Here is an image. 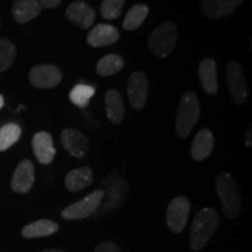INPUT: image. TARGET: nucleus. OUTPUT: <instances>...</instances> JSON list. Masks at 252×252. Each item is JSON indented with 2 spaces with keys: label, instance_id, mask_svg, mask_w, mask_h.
<instances>
[{
  "label": "nucleus",
  "instance_id": "1",
  "mask_svg": "<svg viewBox=\"0 0 252 252\" xmlns=\"http://www.w3.org/2000/svg\"><path fill=\"white\" fill-rule=\"evenodd\" d=\"M220 224L219 214L213 208H203L194 217L190 228V249L201 251Z\"/></svg>",
  "mask_w": 252,
  "mask_h": 252
},
{
  "label": "nucleus",
  "instance_id": "2",
  "mask_svg": "<svg viewBox=\"0 0 252 252\" xmlns=\"http://www.w3.org/2000/svg\"><path fill=\"white\" fill-rule=\"evenodd\" d=\"M216 191L225 216L229 219H236L242 210V200L237 184L231 174L225 172L217 174Z\"/></svg>",
  "mask_w": 252,
  "mask_h": 252
},
{
  "label": "nucleus",
  "instance_id": "3",
  "mask_svg": "<svg viewBox=\"0 0 252 252\" xmlns=\"http://www.w3.org/2000/svg\"><path fill=\"white\" fill-rule=\"evenodd\" d=\"M200 103L193 91H188L181 97L176 113L175 131L180 139H185L190 134L191 130L200 118Z\"/></svg>",
  "mask_w": 252,
  "mask_h": 252
},
{
  "label": "nucleus",
  "instance_id": "4",
  "mask_svg": "<svg viewBox=\"0 0 252 252\" xmlns=\"http://www.w3.org/2000/svg\"><path fill=\"white\" fill-rule=\"evenodd\" d=\"M178 39V31L172 21L159 25L149 37L151 52L160 58H166L174 50Z\"/></svg>",
  "mask_w": 252,
  "mask_h": 252
},
{
  "label": "nucleus",
  "instance_id": "5",
  "mask_svg": "<svg viewBox=\"0 0 252 252\" xmlns=\"http://www.w3.org/2000/svg\"><path fill=\"white\" fill-rule=\"evenodd\" d=\"M104 196H105L104 190H94L88 196L65 208L61 215L63 219L69 220L87 219L98 210Z\"/></svg>",
  "mask_w": 252,
  "mask_h": 252
},
{
  "label": "nucleus",
  "instance_id": "6",
  "mask_svg": "<svg viewBox=\"0 0 252 252\" xmlns=\"http://www.w3.org/2000/svg\"><path fill=\"white\" fill-rule=\"evenodd\" d=\"M225 77L232 100L236 104H243L248 98L249 93L243 70L237 61L228 62L225 67Z\"/></svg>",
  "mask_w": 252,
  "mask_h": 252
},
{
  "label": "nucleus",
  "instance_id": "7",
  "mask_svg": "<svg viewBox=\"0 0 252 252\" xmlns=\"http://www.w3.org/2000/svg\"><path fill=\"white\" fill-rule=\"evenodd\" d=\"M190 213V203L185 196L173 198L167 208V225L174 234H180L185 229Z\"/></svg>",
  "mask_w": 252,
  "mask_h": 252
},
{
  "label": "nucleus",
  "instance_id": "8",
  "mask_svg": "<svg viewBox=\"0 0 252 252\" xmlns=\"http://www.w3.org/2000/svg\"><path fill=\"white\" fill-rule=\"evenodd\" d=\"M30 81L39 89H52L58 87L62 81V72L56 65L41 64L32 68Z\"/></svg>",
  "mask_w": 252,
  "mask_h": 252
},
{
  "label": "nucleus",
  "instance_id": "9",
  "mask_svg": "<svg viewBox=\"0 0 252 252\" xmlns=\"http://www.w3.org/2000/svg\"><path fill=\"white\" fill-rule=\"evenodd\" d=\"M127 96L132 108L135 110L144 108L149 96V81L143 72L135 71L128 78Z\"/></svg>",
  "mask_w": 252,
  "mask_h": 252
},
{
  "label": "nucleus",
  "instance_id": "10",
  "mask_svg": "<svg viewBox=\"0 0 252 252\" xmlns=\"http://www.w3.org/2000/svg\"><path fill=\"white\" fill-rule=\"evenodd\" d=\"M61 143L70 156L82 159L89 152L90 144L87 137L76 128L68 127L61 132Z\"/></svg>",
  "mask_w": 252,
  "mask_h": 252
},
{
  "label": "nucleus",
  "instance_id": "11",
  "mask_svg": "<svg viewBox=\"0 0 252 252\" xmlns=\"http://www.w3.org/2000/svg\"><path fill=\"white\" fill-rule=\"evenodd\" d=\"M106 188H108V200L102 207L100 210L102 214L110 213L122 206L127 193V182L118 175H112L111 178H109V186L106 185Z\"/></svg>",
  "mask_w": 252,
  "mask_h": 252
},
{
  "label": "nucleus",
  "instance_id": "12",
  "mask_svg": "<svg viewBox=\"0 0 252 252\" xmlns=\"http://www.w3.org/2000/svg\"><path fill=\"white\" fill-rule=\"evenodd\" d=\"M34 184V165L31 160L25 159L19 163L11 180V188L19 194H26Z\"/></svg>",
  "mask_w": 252,
  "mask_h": 252
},
{
  "label": "nucleus",
  "instance_id": "13",
  "mask_svg": "<svg viewBox=\"0 0 252 252\" xmlns=\"http://www.w3.org/2000/svg\"><path fill=\"white\" fill-rule=\"evenodd\" d=\"M32 147L36 160L42 165H49L54 160L56 150L48 132H37L32 140Z\"/></svg>",
  "mask_w": 252,
  "mask_h": 252
},
{
  "label": "nucleus",
  "instance_id": "14",
  "mask_svg": "<svg viewBox=\"0 0 252 252\" xmlns=\"http://www.w3.org/2000/svg\"><path fill=\"white\" fill-rule=\"evenodd\" d=\"M65 17L72 24L77 25L83 30L89 28L94 21V8L86 4L84 1H74L68 6L65 9Z\"/></svg>",
  "mask_w": 252,
  "mask_h": 252
},
{
  "label": "nucleus",
  "instance_id": "15",
  "mask_svg": "<svg viewBox=\"0 0 252 252\" xmlns=\"http://www.w3.org/2000/svg\"><path fill=\"white\" fill-rule=\"evenodd\" d=\"M243 1L244 0H202L201 8L207 18L220 19L231 14Z\"/></svg>",
  "mask_w": 252,
  "mask_h": 252
},
{
  "label": "nucleus",
  "instance_id": "16",
  "mask_svg": "<svg viewBox=\"0 0 252 252\" xmlns=\"http://www.w3.org/2000/svg\"><path fill=\"white\" fill-rule=\"evenodd\" d=\"M119 32L112 25L98 24L90 31L87 37L88 43L91 47H105L117 42Z\"/></svg>",
  "mask_w": 252,
  "mask_h": 252
},
{
  "label": "nucleus",
  "instance_id": "17",
  "mask_svg": "<svg viewBox=\"0 0 252 252\" xmlns=\"http://www.w3.org/2000/svg\"><path fill=\"white\" fill-rule=\"evenodd\" d=\"M214 150V137L208 128H203L195 135L191 144V158L195 161H203Z\"/></svg>",
  "mask_w": 252,
  "mask_h": 252
},
{
  "label": "nucleus",
  "instance_id": "18",
  "mask_svg": "<svg viewBox=\"0 0 252 252\" xmlns=\"http://www.w3.org/2000/svg\"><path fill=\"white\" fill-rule=\"evenodd\" d=\"M39 0H15L12 14L19 24H27L41 13Z\"/></svg>",
  "mask_w": 252,
  "mask_h": 252
},
{
  "label": "nucleus",
  "instance_id": "19",
  "mask_svg": "<svg viewBox=\"0 0 252 252\" xmlns=\"http://www.w3.org/2000/svg\"><path fill=\"white\" fill-rule=\"evenodd\" d=\"M198 77L203 90L209 94H215L219 90L217 86V69L212 59H204L198 64Z\"/></svg>",
  "mask_w": 252,
  "mask_h": 252
},
{
  "label": "nucleus",
  "instance_id": "20",
  "mask_svg": "<svg viewBox=\"0 0 252 252\" xmlns=\"http://www.w3.org/2000/svg\"><path fill=\"white\" fill-rule=\"evenodd\" d=\"M94 180V174L90 167H81L72 169L65 176V187L69 191L76 193L89 187Z\"/></svg>",
  "mask_w": 252,
  "mask_h": 252
},
{
  "label": "nucleus",
  "instance_id": "21",
  "mask_svg": "<svg viewBox=\"0 0 252 252\" xmlns=\"http://www.w3.org/2000/svg\"><path fill=\"white\" fill-rule=\"evenodd\" d=\"M106 116L112 124H121L124 118V102L116 89H110L105 94Z\"/></svg>",
  "mask_w": 252,
  "mask_h": 252
},
{
  "label": "nucleus",
  "instance_id": "22",
  "mask_svg": "<svg viewBox=\"0 0 252 252\" xmlns=\"http://www.w3.org/2000/svg\"><path fill=\"white\" fill-rule=\"evenodd\" d=\"M58 231L59 224L54 220H39L25 226L21 232L25 238H39L54 235Z\"/></svg>",
  "mask_w": 252,
  "mask_h": 252
},
{
  "label": "nucleus",
  "instance_id": "23",
  "mask_svg": "<svg viewBox=\"0 0 252 252\" xmlns=\"http://www.w3.org/2000/svg\"><path fill=\"white\" fill-rule=\"evenodd\" d=\"M123 67H124V60L119 55L111 54L104 56L99 60L96 65V71L100 76L108 77L117 74L118 71L122 70Z\"/></svg>",
  "mask_w": 252,
  "mask_h": 252
},
{
  "label": "nucleus",
  "instance_id": "24",
  "mask_svg": "<svg viewBox=\"0 0 252 252\" xmlns=\"http://www.w3.org/2000/svg\"><path fill=\"white\" fill-rule=\"evenodd\" d=\"M147 15H149V7L146 5H134L126 14L124 23H123V27L126 31H133L144 23Z\"/></svg>",
  "mask_w": 252,
  "mask_h": 252
},
{
  "label": "nucleus",
  "instance_id": "25",
  "mask_svg": "<svg viewBox=\"0 0 252 252\" xmlns=\"http://www.w3.org/2000/svg\"><path fill=\"white\" fill-rule=\"evenodd\" d=\"M94 94V87L88 86V84L78 83L77 86L72 88L69 94V99L72 104L78 106V108L86 109L89 105L91 97Z\"/></svg>",
  "mask_w": 252,
  "mask_h": 252
},
{
  "label": "nucleus",
  "instance_id": "26",
  "mask_svg": "<svg viewBox=\"0 0 252 252\" xmlns=\"http://www.w3.org/2000/svg\"><path fill=\"white\" fill-rule=\"evenodd\" d=\"M21 137V127L15 123H9L0 127V151L13 146Z\"/></svg>",
  "mask_w": 252,
  "mask_h": 252
},
{
  "label": "nucleus",
  "instance_id": "27",
  "mask_svg": "<svg viewBox=\"0 0 252 252\" xmlns=\"http://www.w3.org/2000/svg\"><path fill=\"white\" fill-rule=\"evenodd\" d=\"M17 50L12 41L7 39L0 40V72L6 71L13 64Z\"/></svg>",
  "mask_w": 252,
  "mask_h": 252
},
{
  "label": "nucleus",
  "instance_id": "28",
  "mask_svg": "<svg viewBox=\"0 0 252 252\" xmlns=\"http://www.w3.org/2000/svg\"><path fill=\"white\" fill-rule=\"evenodd\" d=\"M125 0H103L100 6V13L104 19L115 20L122 13Z\"/></svg>",
  "mask_w": 252,
  "mask_h": 252
},
{
  "label": "nucleus",
  "instance_id": "29",
  "mask_svg": "<svg viewBox=\"0 0 252 252\" xmlns=\"http://www.w3.org/2000/svg\"><path fill=\"white\" fill-rule=\"evenodd\" d=\"M94 252H122V250L115 242L104 241L100 242V243L94 248Z\"/></svg>",
  "mask_w": 252,
  "mask_h": 252
},
{
  "label": "nucleus",
  "instance_id": "30",
  "mask_svg": "<svg viewBox=\"0 0 252 252\" xmlns=\"http://www.w3.org/2000/svg\"><path fill=\"white\" fill-rule=\"evenodd\" d=\"M41 7L45 8H55L58 7L61 0H39Z\"/></svg>",
  "mask_w": 252,
  "mask_h": 252
},
{
  "label": "nucleus",
  "instance_id": "31",
  "mask_svg": "<svg viewBox=\"0 0 252 252\" xmlns=\"http://www.w3.org/2000/svg\"><path fill=\"white\" fill-rule=\"evenodd\" d=\"M251 132H252V128L249 127V130L247 132V137H245V144H247V146H249V147H251V145H252Z\"/></svg>",
  "mask_w": 252,
  "mask_h": 252
},
{
  "label": "nucleus",
  "instance_id": "32",
  "mask_svg": "<svg viewBox=\"0 0 252 252\" xmlns=\"http://www.w3.org/2000/svg\"><path fill=\"white\" fill-rule=\"evenodd\" d=\"M4 104H5L4 97H2L1 94H0V109H2V106H4Z\"/></svg>",
  "mask_w": 252,
  "mask_h": 252
},
{
  "label": "nucleus",
  "instance_id": "33",
  "mask_svg": "<svg viewBox=\"0 0 252 252\" xmlns=\"http://www.w3.org/2000/svg\"><path fill=\"white\" fill-rule=\"evenodd\" d=\"M41 252H64L61 250H45V251H41Z\"/></svg>",
  "mask_w": 252,
  "mask_h": 252
}]
</instances>
